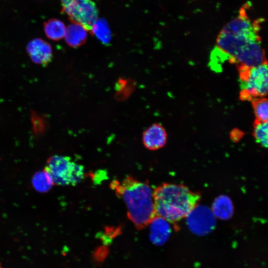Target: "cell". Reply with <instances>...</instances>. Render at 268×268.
Wrapping results in <instances>:
<instances>
[{"label":"cell","instance_id":"52a82bcc","mask_svg":"<svg viewBox=\"0 0 268 268\" xmlns=\"http://www.w3.org/2000/svg\"><path fill=\"white\" fill-rule=\"evenodd\" d=\"M185 218L189 229L197 235L207 234L216 225V218L211 208L203 204L198 203Z\"/></svg>","mask_w":268,"mask_h":268},{"label":"cell","instance_id":"8992f818","mask_svg":"<svg viewBox=\"0 0 268 268\" xmlns=\"http://www.w3.org/2000/svg\"><path fill=\"white\" fill-rule=\"evenodd\" d=\"M62 10L69 20L81 25L88 31L98 19V9L92 0H61Z\"/></svg>","mask_w":268,"mask_h":268},{"label":"cell","instance_id":"ac0fdd59","mask_svg":"<svg viewBox=\"0 0 268 268\" xmlns=\"http://www.w3.org/2000/svg\"><path fill=\"white\" fill-rule=\"evenodd\" d=\"M0 268H2V267H1L0 264Z\"/></svg>","mask_w":268,"mask_h":268},{"label":"cell","instance_id":"e0dca14e","mask_svg":"<svg viewBox=\"0 0 268 268\" xmlns=\"http://www.w3.org/2000/svg\"><path fill=\"white\" fill-rule=\"evenodd\" d=\"M90 32L93 35H95L102 43L107 44L110 42V31L107 23L104 21L98 18Z\"/></svg>","mask_w":268,"mask_h":268},{"label":"cell","instance_id":"7c38bea8","mask_svg":"<svg viewBox=\"0 0 268 268\" xmlns=\"http://www.w3.org/2000/svg\"><path fill=\"white\" fill-rule=\"evenodd\" d=\"M88 31L80 24L72 23L66 27L65 39L72 48H77L84 44L87 38Z\"/></svg>","mask_w":268,"mask_h":268},{"label":"cell","instance_id":"277c9868","mask_svg":"<svg viewBox=\"0 0 268 268\" xmlns=\"http://www.w3.org/2000/svg\"><path fill=\"white\" fill-rule=\"evenodd\" d=\"M240 80V98L253 99L267 96L268 90L267 61L252 67H238Z\"/></svg>","mask_w":268,"mask_h":268},{"label":"cell","instance_id":"9c48e42d","mask_svg":"<svg viewBox=\"0 0 268 268\" xmlns=\"http://www.w3.org/2000/svg\"><path fill=\"white\" fill-rule=\"evenodd\" d=\"M167 134L162 125L154 123L146 128L142 133V142L144 146L150 150H156L166 143Z\"/></svg>","mask_w":268,"mask_h":268},{"label":"cell","instance_id":"8fae6325","mask_svg":"<svg viewBox=\"0 0 268 268\" xmlns=\"http://www.w3.org/2000/svg\"><path fill=\"white\" fill-rule=\"evenodd\" d=\"M215 218L226 220L234 213V206L231 199L225 195L218 196L213 201L210 208Z\"/></svg>","mask_w":268,"mask_h":268},{"label":"cell","instance_id":"ba28073f","mask_svg":"<svg viewBox=\"0 0 268 268\" xmlns=\"http://www.w3.org/2000/svg\"><path fill=\"white\" fill-rule=\"evenodd\" d=\"M26 50L31 60L35 64L45 66L52 60V47L42 39L37 38L30 41Z\"/></svg>","mask_w":268,"mask_h":268},{"label":"cell","instance_id":"4fadbf2b","mask_svg":"<svg viewBox=\"0 0 268 268\" xmlns=\"http://www.w3.org/2000/svg\"><path fill=\"white\" fill-rule=\"evenodd\" d=\"M44 30L46 36L54 41H59L65 36L66 27L60 20L53 18L44 23Z\"/></svg>","mask_w":268,"mask_h":268},{"label":"cell","instance_id":"7a4b0ae2","mask_svg":"<svg viewBox=\"0 0 268 268\" xmlns=\"http://www.w3.org/2000/svg\"><path fill=\"white\" fill-rule=\"evenodd\" d=\"M111 187L124 200L127 216L135 227L141 229L147 226L156 215L153 190L150 185L129 176L121 183L114 181Z\"/></svg>","mask_w":268,"mask_h":268},{"label":"cell","instance_id":"6da1fadb","mask_svg":"<svg viewBox=\"0 0 268 268\" xmlns=\"http://www.w3.org/2000/svg\"><path fill=\"white\" fill-rule=\"evenodd\" d=\"M250 5L245 3L238 15L220 30L211 53L212 62L227 60L238 67H252L267 61L260 35L264 19H251L248 13Z\"/></svg>","mask_w":268,"mask_h":268},{"label":"cell","instance_id":"30bf717a","mask_svg":"<svg viewBox=\"0 0 268 268\" xmlns=\"http://www.w3.org/2000/svg\"><path fill=\"white\" fill-rule=\"evenodd\" d=\"M170 224L168 220L157 215L152 219L148 226L149 237L153 244L161 245L167 241L171 233Z\"/></svg>","mask_w":268,"mask_h":268},{"label":"cell","instance_id":"5b68a950","mask_svg":"<svg viewBox=\"0 0 268 268\" xmlns=\"http://www.w3.org/2000/svg\"><path fill=\"white\" fill-rule=\"evenodd\" d=\"M54 184L75 185L84 178L83 166L74 162L69 156L56 155L50 157L44 169Z\"/></svg>","mask_w":268,"mask_h":268},{"label":"cell","instance_id":"5bb4252c","mask_svg":"<svg viewBox=\"0 0 268 268\" xmlns=\"http://www.w3.org/2000/svg\"><path fill=\"white\" fill-rule=\"evenodd\" d=\"M32 184L34 188L41 192L49 191L54 185L51 176L45 170L34 174Z\"/></svg>","mask_w":268,"mask_h":268},{"label":"cell","instance_id":"3957f363","mask_svg":"<svg viewBox=\"0 0 268 268\" xmlns=\"http://www.w3.org/2000/svg\"><path fill=\"white\" fill-rule=\"evenodd\" d=\"M153 198L156 214L174 223L186 217L201 195L183 185L164 183L153 190Z\"/></svg>","mask_w":268,"mask_h":268},{"label":"cell","instance_id":"2e32d148","mask_svg":"<svg viewBox=\"0 0 268 268\" xmlns=\"http://www.w3.org/2000/svg\"><path fill=\"white\" fill-rule=\"evenodd\" d=\"M256 120L261 122H268V101L265 97H259L251 101Z\"/></svg>","mask_w":268,"mask_h":268},{"label":"cell","instance_id":"9a60e30c","mask_svg":"<svg viewBox=\"0 0 268 268\" xmlns=\"http://www.w3.org/2000/svg\"><path fill=\"white\" fill-rule=\"evenodd\" d=\"M253 135L256 142L262 147H268V123L255 120L254 123Z\"/></svg>","mask_w":268,"mask_h":268}]
</instances>
